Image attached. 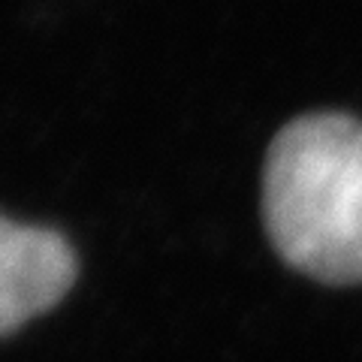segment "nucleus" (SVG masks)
Returning a JSON list of instances; mask_svg holds the SVG:
<instances>
[{
	"label": "nucleus",
	"mask_w": 362,
	"mask_h": 362,
	"mask_svg": "<svg viewBox=\"0 0 362 362\" xmlns=\"http://www.w3.org/2000/svg\"><path fill=\"white\" fill-rule=\"evenodd\" d=\"M272 245L323 284L362 281V121L302 115L275 136L263 173Z\"/></svg>",
	"instance_id": "f257e3e1"
},
{
	"label": "nucleus",
	"mask_w": 362,
	"mask_h": 362,
	"mask_svg": "<svg viewBox=\"0 0 362 362\" xmlns=\"http://www.w3.org/2000/svg\"><path fill=\"white\" fill-rule=\"evenodd\" d=\"M76 281V254L45 226L0 218V338L54 308Z\"/></svg>",
	"instance_id": "f03ea898"
}]
</instances>
